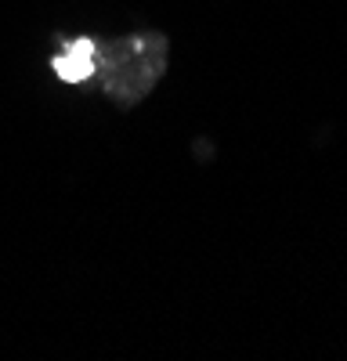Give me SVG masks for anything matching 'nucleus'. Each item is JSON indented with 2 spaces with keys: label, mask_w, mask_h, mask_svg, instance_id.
<instances>
[{
  "label": "nucleus",
  "mask_w": 347,
  "mask_h": 361,
  "mask_svg": "<svg viewBox=\"0 0 347 361\" xmlns=\"http://www.w3.org/2000/svg\"><path fill=\"white\" fill-rule=\"evenodd\" d=\"M95 62H98L95 44L91 40H76V44H69L62 54H58L54 73L62 76V80H69V83H80V80H87V76L95 73Z\"/></svg>",
  "instance_id": "f03ea898"
},
{
  "label": "nucleus",
  "mask_w": 347,
  "mask_h": 361,
  "mask_svg": "<svg viewBox=\"0 0 347 361\" xmlns=\"http://www.w3.org/2000/svg\"><path fill=\"white\" fill-rule=\"evenodd\" d=\"M163 58H166V44L159 37H138L123 47V76H116L109 87L112 90H120L123 98H138L145 94L156 76L163 73Z\"/></svg>",
  "instance_id": "f257e3e1"
}]
</instances>
